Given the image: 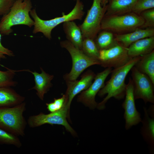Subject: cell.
Listing matches in <instances>:
<instances>
[{"label":"cell","instance_id":"52a82bcc","mask_svg":"<svg viewBox=\"0 0 154 154\" xmlns=\"http://www.w3.org/2000/svg\"><path fill=\"white\" fill-rule=\"evenodd\" d=\"M67 119L71 121L70 110L64 104L61 109L55 112L47 114L40 112L38 114L30 116L27 122L29 127L32 128L46 124L62 125L72 135L77 136L76 133L68 123Z\"/></svg>","mask_w":154,"mask_h":154},{"label":"cell","instance_id":"d6a6232c","mask_svg":"<svg viewBox=\"0 0 154 154\" xmlns=\"http://www.w3.org/2000/svg\"></svg>","mask_w":154,"mask_h":154},{"label":"cell","instance_id":"603a6c76","mask_svg":"<svg viewBox=\"0 0 154 154\" xmlns=\"http://www.w3.org/2000/svg\"><path fill=\"white\" fill-rule=\"evenodd\" d=\"M81 50L87 56L99 61V50L94 39L89 38L83 39Z\"/></svg>","mask_w":154,"mask_h":154},{"label":"cell","instance_id":"5bb4252c","mask_svg":"<svg viewBox=\"0 0 154 154\" xmlns=\"http://www.w3.org/2000/svg\"><path fill=\"white\" fill-rule=\"evenodd\" d=\"M153 36H154V28H140L125 33L114 34V38L118 43L128 48L131 44L138 40Z\"/></svg>","mask_w":154,"mask_h":154},{"label":"cell","instance_id":"3957f363","mask_svg":"<svg viewBox=\"0 0 154 154\" xmlns=\"http://www.w3.org/2000/svg\"><path fill=\"white\" fill-rule=\"evenodd\" d=\"M76 4L72 10L68 14L63 13L62 17H56L49 20H44L38 15L36 9H32L30 14L34 22L33 34L42 33L48 39L51 38V32L53 29L61 23L76 20H81L84 14V5L80 0H76Z\"/></svg>","mask_w":154,"mask_h":154},{"label":"cell","instance_id":"9a60e30c","mask_svg":"<svg viewBox=\"0 0 154 154\" xmlns=\"http://www.w3.org/2000/svg\"><path fill=\"white\" fill-rule=\"evenodd\" d=\"M41 72L39 73L35 71L32 72L27 70V71L31 73L34 76L35 85L31 89L36 91V94L39 98L43 100L44 95L49 91L52 86L51 81L54 77L53 75L46 72L41 67Z\"/></svg>","mask_w":154,"mask_h":154},{"label":"cell","instance_id":"4316f807","mask_svg":"<svg viewBox=\"0 0 154 154\" xmlns=\"http://www.w3.org/2000/svg\"><path fill=\"white\" fill-rule=\"evenodd\" d=\"M144 20L141 28L154 27V8L145 10L139 15Z\"/></svg>","mask_w":154,"mask_h":154},{"label":"cell","instance_id":"30bf717a","mask_svg":"<svg viewBox=\"0 0 154 154\" xmlns=\"http://www.w3.org/2000/svg\"><path fill=\"white\" fill-rule=\"evenodd\" d=\"M99 61L100 65L105 68L121 67L131 58L127 54V48L118 44L108 49L99 50Z\"/></svg>","mask_w":154,"mask_h":154},{"label":"cell","instance_id":"8fae6325","mask_svg":"<svg viewBox=\"0 0 154 154\" xmlns=\"http://www.w3.org/2000/svg\"><path fill=\"white\" fill-rule=\"evenodd\" d=\"M111 68H106L103 71L98 73L94 78V81L86 89L81 92L77 98L78 102L81 103L90 110L96 108L98 103L95 97L100 90L105 85V80L111 73Z\"/></svg>","mask_w":154,"mask_h":154},{"label":"cell","instance_id":"4dcf8cb0","mask_svg":"<svg viewBox=\"0 0 154 154\" xmlns=\"http://www.w3.org/2000/svg\"><path fill=\"white\" fill-rule=\"evenodd\" d=\"M147 111L149 116L153 118H154V105L153 104L149 107Z\"/></svg>","mask_w":154,"mask_h":154},{"label":"cell","instance_id":"484cf974","mask_svg":"<svg viewBox=\"0 0 154 154\" xmlns=\"http://www.w3.org/2000/svg\"><path fill=\"white\" fill-rule=\"evenodd\" d=\"M154 8V0H138L134 6L132 12L139 15L142 12Z\"/></svg>","mask_w":154,"mask_h":154},{"label":"cell","instance_id":"ba28073f","mask_svg":"<svg viewBox=\"0 0 154 154\" xmlns=\"http://www.w3.org/2000/svg\"><path fill=\"white\" fill-rule=\"evenodd\" d=\"M92 5L88 10L83 23L79 26L83 39L89 38L94 40L100 30L102 19L106 11L107 5L102 6L101 0H93Z\"/></svg>","mask_w":154,"mask_h":154},{"label":"cell","instance_id":"277c9868","mask_svg":"<svg viewBox=\"0 0 154 154\" xmlns=\"http://www.w3.org/2000/svg\"><path fill=\"white\" fill-rule=\"evenodd\" d=\"M25 102L11 107L0 108V128L17 136L25 135L27 124L23 113Z\"/></svg>","mask_w":154,"mask_h":154},{"label":"cell","instance_id":"f1b7e54d","mask_svg":"<svg viewBox=\"0 0 154 154\" xmlns=\"http://www.w3.org/2000/svg\"><path fill=\"white\" fill-rule=\"evenodd\" d=\"M15 0H0V15L8 13Z\"/></svg>","mask_w":154,"mask_h":154},{"label":"cell","instance_id":"cb8c5ba5","mask_svg":"<svg viewBox=\"0 0 154 154\" xmlns=\"http://www.w3.org/2000/svg\"><path fill=\"white\" fill-rule=\"evenodd\" d=\"M7 70H0V87L15 86L17 82L13 80V78L16 72L26 71L27 70H15L7 68Z\"/></svg>","mask_w":154,"mask_h":154},{"label":"cell","instance_id":"9c48e42d","mask_svg":"<svg viewBox=\"0 0 154 154\" xmlns=\"http://www.w3.org/2000/svg\"><path fill=\"white\" fill-rule=\"evenodd\" d=\"M135 99H142L145 104H154V84L146 74L134 66L131 69Z\"/></svg>","mask_w":154,"mask_h":154},{"label":"cell","instance_id":"44dd1931","mask_svg":"<svg viewBox=\"0 0 154 154\" xmlns=\"http://www.w3.org/2000/svg\"><path fill=\"white\" fill-rule=\"evenodd\" d=\"M134 66L139 71L147 75L154 84V50L141 56Z\"/></svg>","mask_w":154,"mask_h":154},{"label":"cell","instance_id":"1f68e13d","mask_svg":"<svg viewBox=\"0 0 154 154\" xmlns=\"http://www.w3.org/2000/svg\"><path fill=\"white\" fill-rule=\"evenodd\" d=\"M110 0H101V5L102 6L107 5V3Z\"/></svg>","mask_w":154,"mask_h":154},{"label":"cell","instance_id":"7c38bea8","mask_svg":"<svg viewBox=\"0 0 154 154\" xmlns=\"http://www.w3.org/2000/svg\"><path fill=\"white\" fill-rule=\"evenodd\" d=\"M133 90V82L130 77L126 85L125 99L122 104L124 110L123 118L125 120V128L126 130L138 124L142 121L140 114L136 108Z\"/></svg>","mask_w":154,"mask_h":154},{"label":"cell","instance_id":"83f0119b","mask_svg":"<svg viewBox=\"0 0 154 154\" xmlns=\"http://www.w3.org/2000/svg\"><path fill=\"white\" fill-rule=\"evenodd\" d=\"M65 99L64 94L60 98H54L53 102L46 104L47 109L50 112H54L60 109L64 105Z\"/></svg>","mask_w":154,"mask_h":154},{"label":"cell","instance_id":"8992f818","mask_svg":"<svg viewBox=\"0 0 154 154\" xmlns=\"http://www.w3.org/2000/svg\"><path fill=\"white\" fill-rule=\"evenodd\" d=\"M60 45L62 47L68 51L72 60L71 71L63 76L65 81L76 80L81 73L88 67L94 65H100L98 60L87 56L82 50L76 48L67 40L60 42Z\"/></svg>","mask_w":154,"mask_h":154},{"label":"cell","instance_id":"ffe728a7","mask_svg":"<svg viewBox=\"0 0 154 154\" xmlns=\"http://www.w3.org/2000/svg\"><path fill=\"white\" fill-rule=\"evenodd\" d=\"M63 27L67 40L81 50L83 38L79 27L73 21H69L63 23Z\"/></svg>","mask_w":154,"mask_h":154},{"label":"cell","instance_id":"d6986e66","mask_svg":"<svg viewBox=\"0 0 154 154\" xmlns=\"http://www.w3.org/2000/svg\"><path fill=\"white\" fill-rule=\"evenodd\" d=\"M25 99L11 87H0V108L16 106L24 102Z\"/></svg>","mask_w":154,"mask_h":154},{"label":"cell","instance_id":"e0dca14e","mask_svg":"<svg viewBox=\"0 0 154 154\" xmlns=\"http://www.w3.org/2000/svg\"><path fill=\"white\" fill-rule=\"evenodd\" d=\"M154 36L138 40L127 48V54L131 58L148 54L154 50Z\"/></svg>","mask_w":154,"mask_h":154},{"label":"cell","instance_id":"4fadbf2b","mask_svg":"<svg viewBox=\"0 0 154 154\" xmlns=\"http://www.w3.org/2000/svg\"><path fill=\"white\" fill-rule=\"evenodd\" d=\"M96 74L91 70L84 73L79 80L66 81L67 88L65 94L64 104L70 110L71 104L74 97L87 89L92 84Z\"/></svg>","mask_w":154,"mask_h":154},{"label":"cell","instance_id":"2e32d148","mask_svg":"<svg viewBox=\"0 0 154 154\" xmlns=\"http://www.w3.org/2000/svg\"><path fill=\"white\" fill-rule=\"evenodd\" d=\"M144 115L140 130L142 137L148 145L149 153H154V118L150 117L145 107H143Z\"/></svg>","mask_w":154,"mask_h":154},{"label":"cell","instance_id":"f546056e","mask_svg":"<svg viewBox=\"0 0 154 154\" xmlns=\"http://www.w3.org/2000/svg\"><path fill=\"white\" fill-rule=\"evenodd\" d=\"M1 35L0 33V59L5 58V55L9 56H13L14 54L11 50L4 47L1 42Z\"/></svg>","mask_w":154,"mask_h":154},{"label":"cell","instance_id":"6da1fadb","mask_svg":"<svg viewBox=\"0 0 154 154\" xmlns=\"http://www.w3.org/2000/svg\"><path fill=\"white\" fill-rule=\"evenodd\" d=\"M141 56L131 58L126 64L112 70L110 78L101 88L98 94L100 97H106L98 103L96 108L102 110L106 108V104L111 98L113 97L118 100L125 97L126 85L125 83L126 77L132 68L141 58Z\"/></svg>","mask_w":154,"mask_h":154},{"label":"cell","instance_id":"7402d4cb","mask_svg":"<svg viewBox=\"0 0 154 154\" xmlns=\"http://www.w3.org/2000/svg\"><path fill=\"white\" fill-rule=\"evenodd\" d=\"M95 38L94 41L99 50L108 49L118 44L115 40L114 34L106 30H102Z\"/></svg>","mask_w":154,"mask_h":154},{"label":"cell","instance_id":"7a4b0ae2","mask_svg":"<svg viewBox=\"0 0 154 154\" xmlns=\"http://www.w3.org/2000/svg\"><path fill=\"white\" fill-rule=\"evenodd\" d=\"M32 7L31 0H15L0 22V33L9 35L13 32L11 27L15 25H24L30 27L34 26V21L30 15Z\"/></svg>","mask_w":154,"mask_h":154},{"label":"cell","instance_id":"d4e9b609","mask_svg":"<svg viewBox=\"0 0 154 154\" xmlns=\"http://www.w3.org/2000/svg\"><path fill=\"white\" fill-rule=\"evenodd\" d=\"M18 137L0 128V144L12 145L20 148L22 143Z\"/></svg>","mask_w":154,"mask_h":154},{"label":"cell","instance_id":"5b68a950","mask_svg":"<svg viewBox=\"0 0 154 154\" xmlns=\"http://www.w3.org/2000/svg\"><path fill=\"white\" fill-rule=\"evenodd\" d=\"M144 20L140 15L132 12L118 15L104 16L100 30L110 31L114 34L125 33L141 28Z\"/></svg>","mask_w":154,"mask_h":154},{"label":"cell","instance_id":"ac0fdd59","mask_svg":"<svg viewBox=\"0 0 154 154\" xmlns=\"http://www.w3.org/2000/svg\"><path fill=\"white\" fill-rule=\"evenodd\" d=\"M138 0H110L104 16L121 15L132 12Z\"/></svg>","mask_w":154,"mask_h":154}]
</instances>
